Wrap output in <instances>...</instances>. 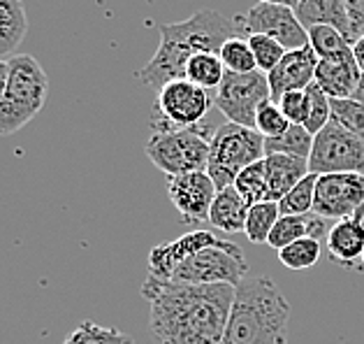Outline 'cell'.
I'll use <instances>...</instances> for the list:
<instances>
[{
    "instance_id": "1",
    "label": "cell",
    "mask_w": 364,
    "mask_h": 344,
    "mask_svg": "<svg viewBox=\"0 0 364 344\" xmlns=\"http://www.w3.org/2000/svg\"><path fill=\"white\" fill-rule=\"evenodd\" d=\"M237 286L176 284L146 277L141 296L151 303L149 330L161 344H220Z\"/></svg>"
},
{
    "instance_id": "2",
    "label": "cell",
    "mask_w": 364,
    "mask_h": 344,
    "mask_svg": "<svg viewBox=\"0 0 364 344\" xmlns=\"http://www.w3.org/2000/svg\"><path fill=\"white\" fill-rule=\"evenodd\" d=\"M158 31H161V45L154 58L137 73L139 82L154 86L156 91L172 79H183L186 66L195 54L202 51L218 54L230 38L242 35L235 19H228L223 12L209 7L195 12L186 21L158 26Z\"/></svg>"
},
{
    "instance_id": "3",
    "label": "cell",
    "mask_w": 364,
    "mask_h": 344,
    "mask_svg": "<svg viewBox=\"0 0 364 344\" xmlns=\"http://www.w3.org/2000/svg\"><path fill=\"white\" fill-rule=\"evenodd\" d=\"M290 303L277 281L248 275L237 286L220 344H288Z\"/></svg>"
},
{
    "instance_id": "4",
    "label": "cell",
    "mask_w": 364,
    "mask_h": 344,
    "mask_svg": "<svg viewBox=\"0 0 364 344\" xmlns=\"http://www.w3.org/2000/svg\"><path fill=\"white\" fill-rule=\"evenodd\" d=\"M10 75H7L5 95L0 100V135H12L31 123L47 103L49 79L38 58L31 54H14L7 58Z\"/></svg>"
},
{
    "instance_id": "5",
    "label": "cell",
    "mask_w": 364,
    "mask_h": 344,
    "mask_svg": "<svg viewBox=\"0 0 364 344\" xmlns=\"http://www.w3.org/2000/svg\"><path fill=\"white\" fill-rule=\"evenodd\" d=\"M209 140L207 121L193 128H163L154 130L144 152L149 161L172 179L179 174L207 170Z\"/></svg>"
},
{
    "instance_id": "6",
    "label": "cell",
    "mask_w": 364,
    "mask_h": 344,
    "mask_svg": "<svg viewBox=\"0 0 364 344\" xmlns=\"http://www.w3.org/2000/svg\"><path fill=\"white\" fill-rule=\"evenodd\" d=\"M264 158V137L255 128L223 123L209 140V165L207 172L220 189L232 187L237 174Z\"/></svg>"
},
{
    "instance_id": "7",
    "label": "cell",
    "mask_w": 364,
    "mask_h": 344,
    "mask_svg": "<svg viewBox=\"0 0 364 344\" xmlns=\"http://www.w3.org/2000/svg\"><path fill=\"white\" fill-rule=\"evenodd\" d=\"M248 277V263L237 244L220 240L193 254L174 270L176 284H230L239 286Z\"/></svg>"
},
{
    "instance_id": "8",
    "label": "cell",
    "mask_w": 364,
    "mask_h": 344,
    "mask_svg": "<svg viewBox=\"0 0 364 344\" xmlns=\"http://www.w3.org/2000/svg\"><path fill=\"white\" fill-rule=\"evenodd\" d=\"M211 108H216V91H207L188 79H172L156 98L154 130L163 128H193L207 121Z\"/></svg>"
},
{
    "instance_id": "9",
    "label": "cell",
    "mask_w": 364,
    "mask_h": 344,
    "mask_svg": "<svg viewBox=\"0 0 364 344\" xmlns=\"http://www.w3.org/2000/svg\"><path fill=\"white\" fill-rule=\"evenodd\" d=\"M309 172H360L364 174V140L350 133L334 117L318 135H314V149L309 156Z\"/></svg>"
},
{
    "instance_id": "10",
    "label": "cell",
    "mask_w": 364,
    "mask_h": 344,
    "mask_svg": "<svg viewBox=\"0 0 364 344\" xmlns=\"http://www.w3.org/2000/svg\"><path fill=\"white\" fill-rule=\"evenodd\" d=\"M272 100L269 79L260 70L246 75L225 73L216 89V108L225 114L230 123L255 128V117L262 105Z\"/></svg>"
},
{
    "instance_id": "11",
    "label": "cell",
    "mask_w": 364,
    "mask_h": 344,
    "mask_svg": "<svg viewBox=\"0 0 364 344\" xmlns=\"http://www.w3.org/2000/svg\"><path fill=\"white\" fill-rule=\"evenodd\" d=\"M237 26L242 35H267L274 38L279 45L286 47V51L304 49L309 47V33L299 24L295 10L283 5L269 3H255L244 16H237Z\"/></svg>"
},
{
    "instance_id": "12",
    "label": "cell",
    "mask_w": 364,
    "mask_h": 344,
    "mask_svg": "<svg viewBox=\"0 0 364 344\" xmlns=\"http://www.w3.org/2000/svg\"><path fill=\"white\" fill-rule=\"evenodd\" d=\"M364 207V174L332 172L318 174L314 212L323 219H346Z\"/></svg>"
},
{
    "instance_id": "13",
    "label": "cell",
    "mask_w": 364,
    "mask_h": 344,
    "mask_svg": "<svg viewBox=\"0 0 364 344\" xmlns=\"http://www.w3.org/2000/svg\"><path fill=\"white\" fill-rule=\"evenodd\" d=\"M216 193L218 187L207 170L172 177L170 187H167V196H170L174 209L179 212V217L186 224L209 221V212L216 200Z\"/></svg>"
},
{
    "instance_id": "14",
    "label": "cell",
    "mask_w": 364,
    "mask_h": 344,
    "mask_svg": "<svg viewBox=\"0 0 364 344\" xmlns=\"http://www.w3.org/2000/svg\"><path fill=\"white\" fill-rule=\"evenodd\" d=\"M220 237L211 231H191L167 244H158L149 254V277L170 281L174 270L181 266L193 254L207 249L211 244H218Z\"/></svg>"
},
{
    "instance_id": "15",
    "label": "cell",
    "mask_w": 364,
    "mask_h": 344,
    "mask_svg": "<svg viewBox=\"0 0 364 344\" xmlns=\"http://www.w3.org/2000/svg\"><path fill=\"white\" fill-rule=\"evenodd\" d=\"M316 68H318V56L311 49V45L304 49L286 51L281 63L267 75L272 100L277 103L283 93L290 91H306L316 82Z\"/></svg>"
},
{
    "instance_id": "16",
    "label": "cell",
    "mask_w": 364,
    "mask_h": 344,
    "mask_svg": "<svg viewBox=\"0 0 364 344\" xmlns=\"http://www.w3.org/2000/svg\"><path fill=\"white\" fill-rule=\"evenodd\" d=\"M327 251L341 268H355L364 254V207L353 217L339 219L327 231Z\"/></svg>"
},
{
    "instance_id": "17",
    "label": "cell",
    "mask_w": 364,
    "mask_h": 344,
    "mask_svg": "<svg viewBox=\"0 0 364 344\" xmlns=\"http://www.w3.org/2000/svg\"><path fill=\"white\" fill-rule=\"evenodd\" d=\"M362 82V70L355 63V58L348 61H318L316 68V84L330 95L332 100H348L358 91Z\"/></svg>"
},
{
    "instance_id": "18",
    "label": "cell",
    "mask_w": 364,
    "mask_h": 344,
    "mask_svg": "<svg viewBox=\"0 0 364 344\" xmlns=\"http://www.w3.org/2000/svg\"><path fill=\"white\" fill-rule=\"evenodd\" d=\"M264 174H267V200L281 202L292 187L309 174V161L283 154L264 156Z\"/></svg>"
},
{
    "instance_id": "19",
    "label": "cell",
    "mask_w": 364,
    "mask_h": 344,
    "mask_svg": "<svg viewBox=\"0 0 364 344\" xmlns=\"http://www.w3.org/2000/svg\"><path fill=\"white\" fill-rule=\"evenodd\" d=\"M330 226H327V219L318 217L316 212H309V214H281V219L274 226V231L269 235L267 244L272 249H283L297 240H304V237H314V240H321Z\"/></svg>"
},
{
    "instance_id": "20",
    "label": "cell",
    "mask_w": 364,
    "mask_h": 344,
    "mask_svg": "<svg viewBox=\"0 0 364 344\" xmlns=\"http://www.w3.org/2000/svg\"><path fill=\"white\" fill-rule=\"evenodd\" d=\"M295 14L306 31L314 26H332L350 40V21L343 0H299Z\"/></svg>"
},
{
    "instance_id": "21",
    "label": "cell",
    "mask_w": 364,
    "mask_h": 344,
    "mask_svg": "<svg viewBox=\"0 0 364 344\" xmlns=\"http://www.w3.org/2000/svg\"><path fill=\"white\" fill-rule=\"evenodd\" d=\"M248 209H251V205L235 187L220 189L209 212V224L220 233H244Z\"/></svg>"
},
{
    "instance_id": "22",
    "label": "cell",
    "mask_w": 364,
    "mask_h": 344,
    "mask_svg": "<svg viewBox=\"0 0 364 344\" xmlns=\"http://www.w3.org/2000/svg\"><path fill=\"white\" fill-rule=\"evenodd\" d=\"M28 31V14L21 0H0V61L14 56Z\"/></svg>"
},
{
    "instance_id": "23",
    "label": "cell",
    "mask_w": 364,
    "mask_h": 344,
    "mask_svg": "<svg viewBox=\"0 0 364 344\" xmlns=\"http://www.w3.org/2000/svg\"><path fill=\"white\" fill-rule=\"evenodd\" d=\"M309 45L316 51L318 61H348L353 56V42L332 26H314L309 28Z\"/></svg>"
},
{
    "instance_id": "24",
    "label": "cell",
    "mask_w": 364,
    "mask_h": 344,
    "mask_svg": "<svg viewBox=\"0 0 364 344\" xmlns=\"http://www.w3.org/2000/svg\"><path fill=\"white\" fill-rule=\"evenodd\" d=\"M223 77H225V66L214 51L195 54L188 61V66H186V79L207 91H216L220 82H223Z\"/></svg>"
},
{
    "instance_id": "25",
    "label": "cell",
    "mask_w": 364,
    "mask_h": 344,
    "mask_svg": "<svg viewBox=\"0 0 364 344\" xmlns=\"http://www.w3.org/2000/svg\"><path fill=\"white\" fill-rule=\"evenodd\" d=\"M311 149H314V135L304 126H295V123L281 137L264 140V156L283 154V156H295L301 158V161H309Z\"/></svg>"
},
{
    "instance_id": "26",
    "label": "cell",
    "mask_w": 364,
    "mask_h": 344,
    "mask_svg": "<svg viewBox=\"0 0 364 344\" xmlns=\"http://www.w3.org/2000/svg\"><path fill=\"white\" fill-rule=\"evenodd\" d=\"M279 219H281L279 202H269V200L257 202V205H253L251 209H248L244 235L253 244H267L269 235H272Z\"/></svg>"
},
{
    "instance_id": "27",
    "label": "cell",
    "mask_w": 364,
    "mask_h": 344,
    "mask_svg": "<svg viewBox=\"0 0 364 344\" xmlns=\"http://www.w3.org/2000/svg\"><path fill=\"white\" fill-rule=\"evenodd\" d=\"M63 344H135V340L119 328H107L95 321H82L68 335Z\"/></svg>"
},
{
    "instance_id": "28",
    "label": "cell",
    "mask_w": 364,
    "mask_h": 344,
    "mask_svg": "<svg viewBox=\"0 0 364 344\" xmlns=\"http://www.w3.org/2000/svg\"><path fill=\"white\" fill-rule=\"evenodd\" d=\"M279 261L288 270H309L321 261V240L304 237L279 249Z\"/></svg>"
},
{
    "instance_id": "29",
    "label": "cell",
    "mask_w": 364,
    "mask_h": 344,
    "mask_svg": "<svg viewBox=\"0 0 364 344\" xmlns=\"http://www.w3.org/2000/svg\"><path fill=\"white\" fill-rule=\"evenodd\" d=\"M232 187L242 193V198L248 205H257V202L267 200V174H264V158L253 165H248L246 170L237 174Z\"/></svg>"
},
{
    "instance_id": "30",
    "label": "cell",
    "mask_w": 364,
    "mask_h": 344,
    "mask_svg": "<svg viewBox=\"0 0 364 344\" xmlns=\"http://www.w3.org/2000/svg\"><path fill=\"white\" fill-rule=\"evenodd\" d=\"M218 56H220V61H223L225 73L246 75V73H255V70H257L251 45H248V40H244L242 35L230 38L225 45L220 47Z\"/></svg>"
},
{
    "instance_id": "31",
    "label": "cell",
    "mask_w": 364,
    "mask_h": 344,
    "mask_svg": "<svg viewBox=\"0 0 364 344\" xmlns=\"http://www.w3.org/2000/svg\"><path fill=\"white\" fill-rule=\"evenodd\" d=\"M306 100H309V112H306L304 128L311 135H318L332 121V98L314 82L306 89Z\"/></svg>"
},
{
    "instance_id": "32",
    "label": "cell",
    "mask_w": 364,
    "mask_h": 344,
    "mask_svg": "<svg viewBox=\"0 0 364 344\" xmlns=\"http://www.w3.org/2000/svg\"><path fill=\"white\" fill-rule=\"evenodd\" d=\"M316 182H318V174L309 172L299 184H295L288 196L279 202L281 214H309V212H314Z\"/></svg>"
},
{
    "instance_id": "33",
    "label": "cell",
    "mask_w": 364,
    "mask_h": 344,
    "mask_svg": "<svg viewBox=\"0 0 364 344\" xmlns=\"http://www.w3.org/2000/svg\"><path fill=\"white\" fill-rule=\"evenodd\" d=\"M246 40H248V45H251L257 70L264 75H269L272 70L281 63V58L286 56V47L279 45L274 38H267V35H251V38H246Z\"/></svg>"
},
{
    "instance_id": "34",
    "label": "cell",
    "mask_w": 364,
    "mask_h": 344,
    "mask_svg": "<svg viewBox=\"0 0 364 344\" xmlns=\"http://www.w3.org/2000/svg\"><path fill=\"white\" fill-rule=\"evenodd\" d=\"M290 126H292V123L286 119V114L281 112V108L274 100H269L267 105H262L260 112H257V117H255V130L264 140L281 137Z\"/></svg>"
},
{
    "instance_id": "35",
    "label": "cell",
    "mask_w": 364,
    "mask_h": 344,
    "mask_svg": "<svg viewBox=\"0 0 364 344\" xmlns=\"http://www.w3.org/2000/svg\"><path fill=\"white\" fill-rule=\"evenodd\" d=\"M332 117L346 128L364 140V103L358 100H332Z\"/></svg>"
},
{
    "instance_id": "36",
    "label": "cell",
    "mask_w": 364,
    "mask_h": 344,
    "mask_svg": "<svg viewBox=\"0 0 364 344\" xmlns=\"http://www.w3.org/2000/svg\"><path fill=\"white\" fill-rule=\"evenodd\" d=\"M281 112L286 114V119L295 126H304L306 121V112H309V100H306V91H290L283 93L277 100Z\"/></svg>"
},
{
    "instance_id": "37",
    "label": "cell",
    "mask_w": 364,
    "mask_h": 344,
    "mask_svg": "<svg viewBox=\"0 0 364 344\" xmlns=\"http://www.w3.org/2000/svg\"><path fill=\"white\" fill-rule=\"evenodd\" d=\"M350 21V40L364 38V0H343Z\"/></svg>"
},
{
    "instance_id": "38",
    "label": "cell",
    "mask_w": 364,
    "mask_h": 344,
    "mask_svg": "<svg viewBox=\"0 0 364 344\" xmlns=\"http://www.w3.org/2000/svg\"><path fill=\"white\" fill-rule=\"evenodd\" d=\"M353 56H355V63H358V68L364 73V38L353 42Z\"/></svg>"
},
{
    "instance_id": "39",
    "label": "cell",
    "mask_w": 364,
    "mask_h": 344,
    "mask_svg": "<svg viewBox=\"0 0 364 344\" xmlns=\"http://www.w3.org/2000/svg\"><path fill=\"white\" fill-rule=\"evenodd\" d=\"M7 75H10V63H7V61H0V100H3V95H5Z\"/></svg>"
},
{
    "instance_id": "40",
    "label": "cell",
    "mask_w": 364,
    "mask_h": 344,
    "mask_svg": "<svg viewBox=\"0 0 364 344\" xmlns=\"http://www.w3.org/2000/svg\"><path fill=\"white\" fill-rule=\"evenodd\" d=\"M255 3H269V5H283V7H290V10H295L299 5V0H255Z\"/></svg>"
},
{
    "instance_id": "41",
    "label": "cell",
    "mask_w": 364,
    "mask_h": 344,
    "mask_svg": "<svg viewBox=\"0 0 364 344\" xmlns=\"http://www.w3.org/2000/svg\"><path fill=\"white\" fill-rule=\"evenodd\" d=\"M362 268H364V254H362Z\"/></svg>"
},
{
    "instance_id": "42",
    "label": "cell",
    "mask_w": 364,
    "mask_h": 344,
    "mask_svg": "<svg viewBox=\"0 0 364 344\" xmlns=\"http://www.w3.org/2000/svg\"><path fill=\"white\" fill-rule=\"evenodd\" d=\"M362 75H364V73H362Z\"/></svg>"
}]
</instances>
